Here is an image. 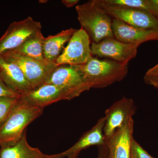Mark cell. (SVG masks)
I'll use <instances>...</instances> for the list:
<instances>
[{
	"instance_id": "28",
	"label": "cell",
	"mask_w": 158,
	"mask_h": 158,
	"mask_svg": "<svg viewBox=\"0 0 158 158\" xmlns=\"http://www.w3.org/2000/svg\"><path fill=\"white\" fill-rule=\"evenodd\" d=\"M97 158H107L106 156L104 155H99L98 156Z\"/></svg>"
},
{
	"instance_id": "7",
	"label": "cell",
	"mask_w": 158,
	"mask_h": 158,
	"mask_svg": "<svg viewBox=\"0 0 158 158\" xmlns=\"http://www.w3.org/2000/svg\"><path fill=\"white\" fill-rule=\"evenodd\" d=\"M139 45L126 43L116 38H107L99 42L91 43V55L97 58H104L120 63L128 64L135 58Z\"/></svg>"
},
{
	"instance_id": "14",
	"label": "cell",
	"mask_w": 158,
	"mask_h": 158,
	"mask_svg": "<svg viewBox=\"0 0 158 158\" xmlns=\"http://www.w3.org/2000/svg\"><path fill=\"white\" fill-rule=\"evenodd\" d=\"M0 77L6 86L22 95L32 90L20 68L13 62L0 56Z\"/></svg>"
},
{
	"instance_id": "19",
	"label": "cell",
	"mask_w": 158,
	"mask_h": 158,
	"mask_svg": "<svg viewBox=\"0 0 158 158\" xmlns=\"http://www.w3.org/2000/svg\"><path fill=\"white\" fill-rule=\"evenodd\" d=\"M101 1L104 4L109 6L142 9L149 12L147 0H101Z\"/></svg>"
},
{
	"instance_id": "26",
	"label": "cell",
	"mask_w": 158,
	"mask_h": 158,
	"mask_svg": "<svg viewBox=\"0 0 158 158\" xmlns=\"http://www.w3.org/2000/svg\"><path fill=\"white\" fill-rule=\"evenodd\" d=\"M145 75L158 76V63L148 71Z\"/></svg>"
},
{
	"instance_id": "9",
	"label": "cell",
	"mask_w": 158,
	"mask_h": 158,
	"mask_svg": "<svg viewBox=\"0 0 158 158\" xmlns=\"http://www.w3.org/2000/svg\"><path fill=\"white\" fill-rule=\"evenodd\" d=\"M80 96L63 87L45 84L20 95V99L29 104L43 108L61 100H70Z\"/></svg>"
},
{
	"instance_id": "21",
	"label": "cell",
	"mask_w": 158,
	"mask_h": 158,
	"mask_svg": "<svg viewBox=\"0 0 158 158\" xmlns=\"http://www.w3.org/2000/svg\"><path fill=\"white\" fill-rule=\"evenodd\" d=\"M131 158H154L133 138L131 147Z\"/></svg>"
},
{
	"instance_id": "4",
	"label": "cell",
	"mask_w": 158,
	"mask_h": 158,
	"mask_svg": "<svg viewBox=\"0 0 158 158\" xmlns=\"http://www.w3.org/2000/svg\"><path fill=\"white\" fill-rule=\"evenodd\" d=\"M0 56L20 68L32 89L45 84L52 72L58 66L55 62H41L10 51Z\"/></svg>"
},
{
	"instance_id": "13",
	"label": "cell",
	"mask_w": 158,
	"mask_h": 158,
	"mask_svg": "<svg viewBox=\"0 0 158 158\" xmlns=\"http://www.w3.org/2000/svg\"><path fill=\"white\" fill-rule=\"evenodd\" d=\"M112 30L114 38L121 42L140 45L150 40H158V31L129 25L113 19Z\"/></svg>"
},
{
	"instance_id": "11",
	"label": "cell",
	"mask_w": 158,
	"mask_h": 158,
	"mask_svg": "<svg viewBox=\"0 0 158 158\" xmlns=\"http://www.w3.org/2000/svg\"><path fill=\"white\" fill-rule=\"evenodd\" d=\"M45 84L63 87L79 95L92 88L76 65H58L52 72Z\"/></svg>"
},
{
	"instance_id": "2",
	"label": "cell",
	"mask_w": 158,
	"mask_h": 158,
	"mask_svg": "<svg viewBox=\"0 0 158 158\" xmlns=\"http://www.w3.org/2000/svg\"><path fill=\"white\" fill-rule=\"evenodd\" d=\"M43 109L19 98L17 105L0 126V147L16 144L23 137L27 127L42 115Z\"/></svg>"
},
{
	"instance_id": "10",
	"label": "cell",
	"mask_w": 158,
	"mask_h": 158,
	"mask_svg": "<svg viewBox=\"0 0 158 158\" xmlns=\"http://www.w3.org/2000/svg\"><path fill=\"white\" fill-rule=\"evenodd\" d=\"M136 107L132 99L123 97L114 103L105 111L103 132L105 141L113 135L116 130L122 127L136 113Z\"/></svg>"
},
{
	"instance_id": "27",
	"label": "cell",
	"mask_w": 158,
	"mask_h": 158,
	"mask_svg": "<svg viewBox=\"0 0 158 158\" xmlns=\"http://www.w3.org/2000/svg\"><path fill=\"white\" fill-rule=\"evenodd\" d=\"M78 156V155H73L69 156L67 158H77Z\"/></svg>"
},
{
	"instance_id": "3",
	"label": "cell",
	"mask_w": 158,
	"mask_h": 158,
	"mask_svg": "<svg viewBox=\"0 0 158 158\" xmlns=\"http://www.w3.org/2000/svg\"><path fill=\"white\" fill-rule=\"evenodd\" d=\"M78 19L88 34L91 43L99 42L107 38H113V19L91 0L76 7Z\"/></svg>"
},
{
	"instance_id": "6",
	"label": "cell",
	"mask_w": 158,
	"mask_h": 158,
	"mask_svg": "<svg viewBox=\"0 0 158 158\" xmlns=\"http://www.w3.org/2000/svg\"><path fill=\"white\" fill-rule=\"evenodd\" d=\"M89 36L83 29L77 30L56 61L58 65H83L92 56Z\"/></svg>"
},
{
	"instance_id": "16",
	"label": "cell",
	"mask_w": 158,
	"mask_h": 158,
	"mask_svg": "<svg viewBox=\"0 0 158 158\" xmlns=\"http://www.w3.org/2000/svg\"><path fill=\"white\" fill-rule=\"evenodd\" d=\"M0 158H56V154L48 155L31 146L27 141L26 131L16 144L0 147Z\"/></svg>"
},
{
	"instance_id": "12",
	"label": "cell",
	"mask_w": 158,
	"mask_h": 158,
	"mask_svg": "<svg viewBox=\"0 0 158 158\" xmlns=\"http://www.w3.org/2000/svg\"><path fill=\"white\" fill-rule=\"evenodd\" d=\"M134 128V120L131 118L106 141L108 158H131Z\"/></svg>"
},
{
	"instance_id": "5",
	"label": "cell",
	"mask_w": 158,
	"mask_h": 158,
	"mask_svg": "<svg viewBox=\"0 0 158 158\" xmlns=\"http://www.w3.org/2000/svg\"><path fill=\"white\" fill-rule=\"evenodd\" d=\"M98 5L113 19L121 21L129 25L158 31V19L142 9L109 6L95 0Z\"/></svg>"
},
{
	"instance_id": "22",
	"label": "cell",
	"mask_w": 158,
	"mask_h": 158,
	"mask_svg": "<svg viewBox=\"0 0 158 158\" xmlns=\"http://www.w3.org/2000/svg\"><path fill=\"white\" fill-rule=\"evenodd\" d=\"M20 95L15 93L6 86L0 77V97L19 98Z\"/></svg>"
},
{
	"instance_id": "1",
	"label": "cell",
	"mask_w": 158,
	"mask_h": 158,
	"mask_svg": "<svg viewBox=\"0 0 158 158\" xmlns=\"http://www.w3.org/2000/svg\"><path fill=\"white\" fill-rule=\"evenodd\" d=\"M76 66L93 88H106L122 81L128 70V64L93 56L85 64Z\"/></svg>"
},
{
	"instance_id": "15",
	"label": "cell",
	"mask_w": 158,
	"mask_h": 158,
	"mask_svg": "<svg viewBox=\"0 0 158 158\" xmlns=\"http://www.w3.org/2000/svg\"><path fill=\"white\" fill-rule=\"evenodd\" d=\"M105 123L104 116L99 118L96 124L84 133L78 141L71 147L63 152L57 154V158H64L73 155H79L81 151L88 148L104 144L106 143L103 132Z\"/></svg>"
},
{
	"instance_id": "18",
	"label": "cell",
	"mask_w": 158,
	"mask_h": 158,
	"mask_svg": "<svg viewBox=\"0 0 158 158\" xmlns=\"http://www.w3.org/2000/svg\"><path fill=\"white\" fill-rule=\"evenodd\" d=\"M43 35L40 31L31 36L22 45L11 52L43 62H50L46 60L44 56Z\"/></svg>"
},
{
	"instance_id": "23",
	"label": "cell",
	"mask_w": 158,
	"mask_h": 158,
	"mask_svg": "<svg viewBox=\"0 0 158 158\" xmlns=\"http://www.w3.org/2000/svg\"><path fill=\"white\" fill-rule=\"evenodd\" d=\"M147 2L149 12L158 19V0H147Z\"/></svg>"
},
{
	"instance_id": "17",
	"label": "cell",
	"mask_w": 158,
	"mask_h": 158,
	"mask_svg": "<svg viewBox=\"0 0 158 158\" xmlns=\"http://www.w3.org/2000/svg\"><path fill=\"white\" fill-rule=\"evenodd\" d=\"M77 30L71 28L63 30L56 35L44 37L43 48L46 60L49 62H56L64 49V45L69 42Z\"/></svg>"
},
{
	"instance_id": "20",
	"label": "cell",
	"mask_w": 158,
	"mask_h": 158,
	"mask_svg": "<svg viewBox=\"0 0 158 158\" xmlns=\"http://www.w3.org/2000/svg\"><path fill=\"white\" fill-rule=\"evenodd\" d=\"M19 98L0 97V126L17 105Z\"/></svg>"
},
{
	"instance_id": "25",
	"label": "cell",
	"mask_w": 158,
	"mask_h": 158,
	"mask_svg": "<svg viewBox=\"0 0 158 158\" xmlns=\"http://www.w3.org/2000/svg\"><path fill=\"white\" fill-rule=\"evenodd\" d=\"M79 2L78 0H63L62 3L65 7L70 8L77 5Z\"/></svg>"
},
{
	"instance_id": "24",
	"label": "cell",
	"mask_w": 158,
	"mask_h": 158,
	"mask_svg": "<svg viewBox=\"0 0 158 158\" xmlns=\"http://www.w3.org/2000/svg\"><path fill=\"white\" fill-rule=\"evenodd\" d=\"M145 83L158 88V76L144 75V77Z\"/></svg>"
},
{
	"instance_id": "8",
	"label": "cell",
	"mask_w": 158,
	"mask_h": 158,
	"mask_svg": "<svg viewBox=\"0 0 158 158\" xmlns=\"http://www.w3.org/2000/svg\"><path fill=\"white\" fill-rule=\"evenodd\" d=\"M41 24L31 17L11 23L0 38V56L17 48L34 34L41 31Z\"/></svg>"
}]
</instances>
